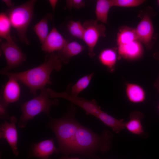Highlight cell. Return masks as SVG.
<instances>
[{"mask_svg": "<svg viewBox=\"0 0 159 159\" xmlns=\"http://www.w3.org/2000/svg\"><path fill=\"white\" fill-rule=\"evenodd\" d=\"M137 39L148 49H151L153 44V39L154 31L151 18L145 15L135 28Z\"/></svg>", "mask_w": 159, "mask_h": 159, "instance_id": "9c48e42d", "label": "cell"}, {"mask_svg": "<svg viewBox=\"0 0 159 159\" xmlns=\"http://www.w3.org/2000/svg\"><path fill=\"white\" fill-rule=\"evenodd\" d=\"M10 122L6 120L0 126V138L5 139L9 144L12 152L16 157L19 155L17 148L18 134L16 126L17 118L14 116L10 117Z\"/></svg>", "mask_w": 159, "mask_h": 159, "instance_id": "30bf717a", "label": "cell"}, {"mask_svg": "<svg viewBox=\"0 0 159 159\" xmlns=\"http://www.w3.org/2000/svg\"><path fill=\"white\" fill-rule=\"evenodd\" d=\"M59 159H80L78 157L70 158L69 156L64 155L60 158Z\"/></svg>", "mask_w": 159, "mask_h": 159, "instance_id": "1f68e13d", "label": "cell"}, {"mask_svg": "<svg viewBox=\"0 0 159 159\" xmlns=\"http://www.w3.org/2000/svg\"><path fill=\"white\" fill-rule=\"evenodd\" d=\"M158 5H159V0H158Z\"/></svg>", "mask_w": 159, "mask_h": 159, "instance_id": "836d02e7", "label": "cell"}, {"mask_svg": "<svg viewBox=\"0 0 159 159\" xmlns=\"http://www.w3.org/2000/svg\"><path fill=\"white\" fill-rule=\"evenodd\" d=\"M52 18L51 14L47 13L33 27L34 31L42 44L44 42L49 33L48 21Z\"/></svg>", "mask_w": 159, "mask_h": 159, "instance_id": "44dd1931", "label": "cell"}, {"mask_svg": "<svg viewBox=\"0 0 159 159\" xmlns=\"http://www.w3.org/2000/svg\"><path fill=\"white\" fill-rule=\"evenodd\" d=\"M96 19L86 20L82 24L84 32L82 39L87 46L88 54L91 58L95 55L94 49L99 38L106 35V28Z\"/></svg>", "mask_w": 159, "mask_h": 159, "instance_id": "8992f818", "label": "cell"}, {"mask_svg": "<svg viewBox=\"0 0 159 159\" xmlns=\"http://www.w3.org/2000/svg\"><path fill=\"white\" fill-rule=\"evenodd\" d=\"M0 47L6 62V66L1 71L9 72L22 65L26 59V56L14 41L1 42Z\"/></svg>", "mask_w": 159, "mask_h": 159, "instance_id": "ba28073f", "label": "cell"}, {"mask_svg": "<svg viewBox=\"0 0 159 159\" xmlns=\"http://www.w3.org/2000/svg\"><path fill=\"white\" fill-rule=\"evenodd\" d=\"M158 110L159 111V104L158 105Z\"/></svg>", "mask_w": 159, "mask_h": 159, "instance_id": "d6a6232c", "label": "cell"}, {"mask_svg": "<svg viewBox=\"0 0 159 159\" xmlns=\"http://www.w3.org/2000/svg\"><path fill=\"white\" fill-rule=\"evenodd\" d=\"M98 59L100 63L106 68L109 72H114L118 59L117 48H110L103 49L99 53Z\"/></svg>", "mask_w": 159, "mask_h": 159, "instance_id": "ac0fdd59", "label": "cell"}, {"mask_svg": "<svg viewBox=\"0 0 159 159\" xmlns=\"http://www.w3.org/2000/svg\"><path fill=\"white\" fill-rule=\"evenodd\" d=\"M62 117H49L47 125L55 134L58 143L57 153L69 156L75 153L76 135L80 124L75 118L76 108L71 104Z\"/></svg>", "mask_w": 159, "mask_h": 159, "instance_id": "7a4b0ae2", "label": "cell"}, {"mask_svg": "<svg viewBox=\"0 0 159 159\" xmlns=\"http://www.w3.org/2000/svg\"><path fill=\"white\" fill-rule=\"evenodd\" d=\"M105 125L110 128L113 132L118 133L125 129L124 120L117 119L101 110L97 116Z\"/></svg>", "mask_w": 159, "mask_h": 159, "instance_id": "d6986e66", "label": "cell"}, {"mask_svg": "<svg viewBox=\"0 0 159 159\" xmlns=\"http://www.w3.org/2000/svg\"><path fill=\"white\" fill-rule=\"evenodd\" d=\"M62 62L57 54H47L44 62L36 67L19 72H11L0 71V73L8 77H13L27 87L34 97L37 96L38 90L51 84L50 76L54 71H60Z\"/></svg>", "mask_w": 159, "mask_h": 159, "instance_id": "6da1fadb", "label": "cell"}, {"mask_svg": "<svg viewBox=\"0 0 159 159\" xmlns=\"http://www.w3.org/2000/svg\"><path fill=\"white\" fill-rule=\"evenodd\" d=\"M47 90L50 98H61L66 99L82 108L85 111L87 115H91L96 117L102 110L95 99L87 100L78 96L71 95L67 91L57 92L49 88H47Z\"/></svg>", "mask_w": 159, "mask_h": 159, "instance_id": "52a82bcc", "label": "cell"}, {"mask_svg": "<svg viewBox=\"0 0 159 159\" xmlns=\"http://www.w3.org/2000/svg\"><path fill=\"white\" fill-rule=\"evenodd\" d=\"M3 1L6 4V5L10 8H12L14 7V4L12 3L11 1L9 0H3Z\"/></svg>", "mask_w": 159, "mask_h": 159, "instance_id": "f1b7e54d", "label": "cell"}, {"mask_svg": "<svg viewBox=\"0 0 159 159\" xmlns=\"http://www.w3.org/2000/svg\"><path fill=\"white\" fill-rule=\"evenodd\" d=\"M95 74L92 72L81 77L74 85L68 86L67 92L71 95L77 96L88 87Z\"/></svg>", "mask_w": 159, "mask_h": 159, "instance_id": "603a6c76", "label": "cell"}, {"mask_svg": "<svg viewBox=\"0 0 159 159\" xmlns=\"http://www.w3.org/2000/svg\"><path fill=\"white\" fill-rule=\"evenodd\" d=\"M9 104L0 98V118L1 120L10 119L8 112V107Z\"/></svg>", "mask_w": 159, "mask_h": 159, "instance_id": "83f0119b", "label": "cell"}, {"mask_svg": "<svg viewBox=\"0 0 159 159\" xmlns=\"http://www.w3.org/2000/svg\"><path fill=\"white\" fill-rule=\"evenodd\" d=\"M113 7L111 0L96 1L95 12L96 19L102 23H107L110 9Z\"/></svg>", "mask_w": 159, "mask_h": 159, "instance_id": "ffe728a7", "label": "cell"}, {"mask_svg": "<svg viewBox=\"0 0 159 159\" xmlns=\"http://www.w3.org/2000/svg\"><path fill=\"white\" fill-rule=\"evenodd\" d=\"M35 0H29L10 8L7 11L12 27L16 31L20 40L27 45L30 42L26 36L27 28L33 16Z\"/></svg>", "mask_w": 159, "mask_h": 159, "instance_id": "5b68a950", "label": "cell"}, {"mask_svg": "<svg viewBox=\"0 0 159 159\" xmlns=\"http://www.w3.org/2000/svg\"><path fill=\"white\" fill-rule=\"evenodd\" d=\"M154 86L159 93V76L158 77L155 82Z\"/></svg>", "mask_w": 159, "mask_h": 159, "instance_id": "4dcf8cb0", "label": "cell"}, {"mask_svg": "<svg viewBox=\"0 0 159 159\" xmlns=\"http://www.w3.org/2000/svg\"><path fill=\"white\" fill-rule=\"evenodd\" d=\"M158 57H159V53H158Z\"/></svg>", "mask_w": 159, "mask_h": 159, "instance_id": "e575fe53", "label": "cell"}, {"mask_svg": "<svg viewBox=\"0 0 159 159\" xmlns=\"http://www.w3.org/2000/svg\"><path fill=\"white\" fill-rule=\"evenodd\" d=\"M138 40L135 29L127 26L120 28L117 37L118 46L127 44Z\"/></svg>", "mask_w": 159, "mask_h": 159, "instance_id": "7402d4cb", "label": "cell"}, {"mask_svg": "<svg viewBox=\"0 0 159 159\" xmlns=\"http://www.w3.org/2000/svg\"><path fill=\"white\" fill-rule=\"evenodd\" d=\"M67 42L57 29L54 27L42 44L41 48L47 54H50L61 50Z\"/></svg>", "mask_w": 159, "mask_h": 159, "instance_id": "4fadbf2b", "label": "cell"}, {"mask_svg": "<svg viewBox=\"0 0 159 159\" xmlns=\"http://www.w3.org/2000/svg\"><path fill=\"white\" fill-rule=\"evenodd\" d=\"M67 28L69 34L72 37L82 39L84 28L80 21L71 20L67 24Z\"/></svg>", "mask_w": 159, "mask_h": 159, "instance_id": "d4e9b609", "label": "cell"}, {"mask_svg": "<svg viewBox=\"0 0 159 159\" xmlns=\"http://www.w3.org/2000/svg\"><path fill=\"white\" fill-rule=\"evenodd\" d=\"M117 50L118 59H122L130 61L140 59L144 53L143 44L138 40L118 46Z\"/></svg>", "mask_w": 159, "mask_h": 159, "instance_id": "8fae6325", "label": "cell"}, {"mask_svg": "<svg viewBox=\"0 0 159 159\" xmlns=\"http://www.w3.org/2000/svg\"><path fill=\"white\" fill-rule=\"evenodd\" d=\"M113 135L106 129L99 135L80 124L76 135L75 153L90 159H99V151L105 153L112 146Z\"/></svg>", "mask_w": 159, "mask_h": 159, "instance_id": "3957f363", "label": "cell"}, {"mask_svg": "<svg viewBox=\"0 0 159 159\" xmlns=\"http://www.w3.org/2000/svg\"><path fill=\"white\" fill-rule=\"evenodd\" d=\"M144 115L138 111H134L130 114L129 119L125 122V128L131 133L141 137L146 138L148 134L145 131L142 121Z\"/></svg>", "mask_w": 159, "mask_h": 159, "instance_id": "9a60e30c", "label": "cell"}, {"mask_svg": "<svg viewBox=\"0 0 159 159\" xmlns=\"http://www.w3.org/2000/svg\"><path fill=\"white\" fill-rule=\"evenodd\" d=\"M40 94L20 105L21 115L18 125L20 128H25L28 122L39 114L43 112L50 117V110L53 106L58 105L59 100L50 98L46 87L41 90Z\"/></svg>", "mask_w": 159, "mask_h": 159, "instance_id": "277c9868", "label": "cell"}, {"mask_svg": "<svg viewBox=\"0 0 159 159\" xmlns=\"http://www.w3.org/2000/svg\"><path fill=\"white\" fill-rule=\"evenodd\" d=\"M84 47L76 41L68 42L63 48L57 52V54L63 63L68 64L72 57L81 53Z\"/></svg>", "mask_w": 159, "mask_h": 159, "instance_id": "e0dca14e", "label": "cell"}, {"mask_svg": "<svg viewBox=\"0 0 159 159\" xmlns=\"http://www.w3.org/2000/svg\"><path fill=\"white\" fill-rule=\"evenodd\" d=\"M49 3L51 6L54 12L55 10V8L56 7L58 1V0H49Z\"/></svg>", "mask_w": 159, "mask_h": 159, "instance_id": "f546056e", "label": "cell"}, {"mask_svg": "<svg viewBox=\"0 0 159 159\" xmlns=\"http://www.w3.org/2000/svg\"><path fill=\"white\" fill-rule=\"evenodd\" d=\"M111 1L113 7H124L137 6L145 1L144 0H111Z\"/></svg>", "mask_w": 159, "mask_h": 159, "instance_id": "484cf974", "label": "cell"}, {"mask_svg": "<svg viewBox=\"0 0 159 159\" xmlns=\"http://www.w3.org/2000/svg\"><path fill=\"white\" fill-rule=\"evenodd\" d=\"M85 4V1L82 0H67L66 1V5L64 9L69 10L72 8L79 9L84 7Z\"/></svg>", "mask_w": 159, "mask_h": 159, "instance_id": "4316f807", "label": "cell"}, {"mask_svg": "<svg viewBox=\"0 0 159 159\" xmlns=\"http://www.w3.org/2000/svg\"><path fill=\"white\" fill-rule=\"evenodd\" d=\"M11 24L6 14L1 12L0 14V37L6 42H14L11 35Z\"/></svg>", "mask_w": 159, "mask_h": 159, "instance_id": "cb8c5ba5", "label": "cell"}, {"mask_svg": "<svg viewBox=\"0 0 159 159\" xmlns=\"http://www.w3.org/2000/svg\"><path fill=\"white\" fill-rule=\"evenodd\" d=\"M125 92L128 100L134 104L144 102L146 98V93L144 89L136 83L126 82Z\"/></svg>", "mask_w": 159, "mask_h": 159, "instance_id": "2e32d148", "label": "cell"}, {"mask_svg": "<svg viewBox=\"0 0 159 159\" xmlns=\"http://www.w3.org/2000/svg\"><path fill=\"white\" fill-rule=\"evenodd\" d=\"M9 80L3 87L0 98L7 103L18 101L20 96L21 88L19 81L13 77H9Z\"/></svg>", "mask_w": 159, "mask_h": 159, "instance_id": "5bb4252c", "label": "cell"}, {"mask_svg": "<svg viewBox=\"0 0 159 159\" xmlns=\"http://www.w3.org/2000/svg\"><path fill=\"white\" fill-rule=\"evenodd\" d=\"M57 152L54 139L52 138L32 144L28 154L30 157L39 159H51L49 156L54 153H57Z\"/></svg>", "mask_w": 159, "mask_h": 159, "instance_id": "7c38bea8", "label": "cell"}]
</instances>
